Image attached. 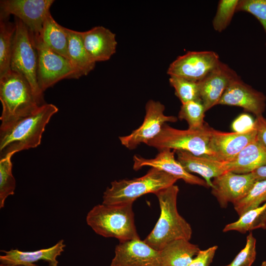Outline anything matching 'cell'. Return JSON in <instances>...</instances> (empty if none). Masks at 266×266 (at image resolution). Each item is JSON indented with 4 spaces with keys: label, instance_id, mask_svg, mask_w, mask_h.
<instances>
[{
    "label": "cell",
    "instance_id": "obj_35",
    "mask_svg": "<svg viewBox=\"0 0 266 266\" xmlns=\"http://www.w3.org/2000/svg\"><path fill=\"white\" fill-rule=\"evenodd\" d=\"M255 126V121L249 114L240 115L233 123L232 128L234 132L242 133L249 131Z\"/></svg>",
    "mask_w": 266,
    "mask_h": 266
},
{
    "label": "cell",
    "instance_id": "obj_22",
    "mask_svg": "<svg viewBox=\"0 0 266 266\" xmlns=\"http://www.w3.org/2000/svg\"><path fill=\"white\" fill-rule=\"evenodd\" d=\"M200 249L185 239L174 240L160 251L164 266H188Z\"/></svg>",
    "mask_w": 266,
    "mask_h": 266
},
{
    "label": "cell",
    "instance_id": "obj_32",
    "mask_svg": "<svg viewBox=\"0 0 266 266\" xmlns=\"http://www.w3.org/2000/svg\"><path fill=\"white\" fill-rule=\"evenodd\" d=\"M256 239L250 232L246 237L245 247L233 261L224 266H251L256 258Z\"/></svg>",
    "mask_w": 266,
    "mask_h": 266
},
{
    "label": "cell",
    "instance_id": "obj_20",
    "mask_svg": "<svg viewBox=\"0 0 266 266\" xmlns=\"http://www.w3.org/2000/svg\"><path fill=\"white\" fill-rule=\"evenodd\" d=\"M177 160L188 172L196 173L203 178L209 187L213 186L211 179L227 172L225 162L209 156H196L184 151H175Z\"/></svg>",
    "mask_w": 266,
    "mask_h": 266
},
{
    "label": "cell",
    "instance_id": "obj_7",
    "mask_svg": "<svg viewBox=\"0 0 266 266\" xmlns=\"http://www.w3.org/2000/svg\"><path fill=\"white\" fill-rule=\"evenodd\" d=\"M10 69L22 75L29 82L34 94L42 104H45L43 93L37 81V53L28 27L15 17Z\"/></svg>",
    "mask_w": 266,
    "mask_h": 266
},
{
    "label": "cell",
    "instance_id": "obj_8",
    "mask_svg": "<svg viewBox=\"0 0 266 266\" xmlns=\"http://www.w3.org/2000/svg\"><path fill=\"white\" fill-rule=\"evenodd\" d=\"M31 35L37 53V81L42 92L61 80L81 77L68 60L47 47L39 35Z\"/></svg>",
    "mask_w": 266,
    "mask_h": 266
},
{
    "label": "cell",
    "instance_id": "obj_30",
    "mask_svg": "<svg viewBox=\"0 0 266 266\" xmlns=\"http://www.w3.org/2000/svg\"><path fill=\"white\" fill-rule=\"evenodd\" d=\"M169 82L174 88L175 94L182 104L192 100H201L198 82L182 77L170 76Z\"/></svg>",
    "mask_w": 266,
    "mask_h": 266
},
{
    "label": "cell",
    "instance_id": "obj_4",
    "mask_svg": "<svg viewBox=\"0 0 266 266\" xmlns=\"http://www.w3.org/2000/svg\"><path fill=\"white\" fill-rule=\"evenodd\" d=\"M133 204L96 205L88 212L87 224L97 234L119 242L138 238Z\"/></svg>",
    "mask_w": 266,
    "mask_h": 266
},
{
    "label": "cell",
    "instance_id": "obj_31",
    "mask_svg": "<svg viewBox=\"0 0 266 266\" xmlns=\"http://www.w3.org/2000/svg\"><path fill=\"white\" fill-rule=\"evenodd\" d=\"M239 0H220L218 2L215 15L212 20V27L215 31L221 33L230 24L236 12Z\"/></svg>",
    "mask_w": 266,
    "mask_h": 266
},
{
    "label": "cell",
    "instance_id": "obj_13",
    "mask_svg": "<svg viewBox=\"0 0 266 266\" xmlns=\"http://www.w3.org/2000/svg\"><path fill=\"white\" fill-rule=\"evenodd\" d=\"M109 266H164L160 251L140 238L119 242Z\"/></svg>",
    "mask_w": 266,
    "mask_h": 266
},
{
    "label": "cell",
    "instance_id": "obj_36",
    "mask_svg": "<svg viewBox=\"0 0 266 266\" xmlns=\"http://www.w3.org/2000/svg\"><path fill=\"white\" fill-rule=\"evenodd\" d=\"M255 126L257 132V139L266 147V119L263 115L256 117Z\"/></svg>",
    "mask_w": 266,
    "mask_h": 266
},
{
    "label": "cell",
    "instance_id": "obj_21",
    "mask_svg": "<svg viewBox=\"0 0 266 266\" xmlns=\"http://www.w3.org/2000/svg\"><path fill=\"white\" fill-rule=\"evenodd\" d=\"M266 165V147L257 139L247 145L232 160L225 162L227 171L237 174L252 172Z\"/></svg>",
    "mask_w": 266,
    "mask_h": 266
},
{
    "label": "cell",
    "instance_id": "obj_25",
    "mask_svg": "<svg viewBox=\"0 0 266 266\" xmlns=\"http://www.w3.org/2000/svg\"><path fill=\"white\" fill-rule=\"evenodd\" d=\"M258 229H266V202L247 211L236 221L226 225L223 232L235 231L245 233Z\"/></svg>",
    "mask_w": 266,
    "mask_h": 266
},
{
    "label": "cell",
    "instance_id": "obj_39",
    "mask_svg": "<svg viewBox=\"0 0 266 266\" xmlns=\"http://www.w3.org/2000/svg\"><path fill=\"white\" fill-rule=\"evenodd\" d=\"M260 266H266V260L263 261Z\"/></svg>",
    "mask_w": 266,
    "mask_h": 266
},
{
    "label": "cell",
    "instance_id": "obj_3",
    "mask_svg": "<svg viewBox=\"0 0 266 266\" xmlns=\"http://www.w3.org/2000/svg\"><path fill=\"white\" fill-rule=\"evenodd\" d=\"M0 100L2 107L0 130L8 128L43 105L27 80L11 70L0 77Z\"/></svg>",
    "mask_w": 266,
    "mask_h": 266
},
{
    "label": "cell",
    "instance_id": "obj_40",
    "mask_svg": "<svg viewBox=\"0 0 266 266\" xmlns=\"http://www.w3.org/2000/svg\"></svg>",
    "mask_w": 266,
    "mask_h": 266
},
{
    "label": "cell",
    "instance_id": "obj_26",
    "mask_svg": "<svg viewBox=\"0 0 266 266\" xmlns=\"http://www.w3.org/2000/svg\"><path fill=\"white\" fill-rule=\"evenodd\" d=\"M16 31L15 23L6 20H0V77L10 69V61L14 36Z\"/></svg>",
    "mask_w": 266,
    "mask_h": 266
},
{
    "label": "cell",
    "instance_id": "obj_11",
    "mask_svg": "<svg viewBox=\"0 0 266 266\" xmlns=\"http://www.w3.org/2000/svg\"><path fill=\"white\" fill-rule=\"evenodd\" d=\"M220 61L218 54L213 51H188L170 64L167 73L170 76L199 82L216 67Z\"/></svg>",
    "mask_w": 266,
    "mask_h": 266
},
{
    "label": "cell",
    "instance_id": "obj_9",
    "mask_svg": "<svg viewBox=\"0 0 266 266\" xmlns=\"http://www.w3.org/2000/svg\"><path fill=\"white\" fill-rule=\"evenodd\" d=\"M54 2L53 0H1L0 20H6L13 15L28 27L33 36H38Z\"/></svg>",
    "mask_w": 266,
    "mask_h": 266
},
{
    "label": "cell",
    "instance_id": "obj_27",
    "mask_svg": "<svg viewBox=\"0 0 266 266\" xmlns=\"http://www.w3.org/2000/svg\"><path fill=\"white\" fill-rule=\"evenodd\" d=\"M266 202V179L257 181L248 194L233 204L239 216Z\"/></svg>",
    "mask_w": 266,
    "mask_h": 266
},
{
    "label": "cell",
    "instance_id": "obj_5",
    "mask_svg": "<svg viewBox=\"0 0 266 266\" xmlns=\"http://www.w3.org/2000/svg\"><path fill=\"white\" fill-rule=\"evenodd\" d=\"M178 179L174 176L152 167L144 175L132 179L114 180L103 193L102 203L119 204L133 203L139 197L173 185Z\"/></svg>",
    "mask_w": 266,
    "mask_h": 266
},
{
    "label": "cell",
    "instance_id": "obj_38",
    "mask_svg": "<svg viewBox=\"0 0 266 266\" xmlns=\"http://www.w3.org/2000/svg\"><path fill=\"white\" fill-rule=\"evenodd\" d=\"M0 266H25L23 265H8V264H0Z\"/></svg>",
    "mask_w": 266,
    "mask_h": 266
},
{
    "label": "cell",
    "instance_id": "obj_14",
    "mask_svg": "<svg viewBox=\"0 0 266 266\" xmlns=\"http://www.w3.org/2000/svg\"><path fill=\"white\" fill-rule=\"evenodd\" d=\"M257 139L255 126L242 133H226L212 129L208 147L211 158L221 162L233 159L247 145Z\"/></svg>",
    "mask_w": 266,
    "mask_h": 266
},
{
    "label": "cell",
    "instance_id": "obj_24",
    "mask_svg": "<svg viewBox=\"0 0 266 266\" xmlns=\"http://www.w3.org/2000/svg\"><path fill=\"white\" fill-rule=\"evenodd\" d=\"M39 36L47 47L69 60L68 37L66 28L59 25L50 13L44 21Z\"/></svg>",
    "mask_w": 266,
    "mask_h": 266
},
{
    "label": "cell",
    "instance_id": "obj_17",
    "mask_svg": "<svg viewBox=\"0 0 266 266\" xmlns=\"http://www.w3.org/2000/svg\"><path fill=\"white\" fill-rule=\"evenodd\" d=\"M175 151L164 149L159 151L152 159H145L137 155L133 158V169L138 170L143 166L154 167L167 173L178 179H181L186 183L209 188L206 181L187 171L182 165L175 159Z\"/></svg>",
    "mask_w": 266,
    "mask_h": 266
},
{
    "label": "cell",
    "instance_id": "obj_10",
    "mask_svg": "<svg viewBox=\"0 0 266 266\" xmlns=\"http://www.w3.org/2000/svg\"><path fill=\"white\" fill-rule=\"evenodd\" d=\"M165 107L160 101L150 100L145 106V115L142 124L130 134L120 136L123 146L129 149H134L141 143L147 144L156 137L166 122H175L177 117L164 114Z\"/></svg>",
    "mask_w": 266,
    "mask_h": 266
},
{
    "label": "cell",
    "instance_id": "obj_33",
    "mask_svg": "<svg viewBox=\"0 0 266 266\" xmlns=\"http://www.w3.org/2000/svg\"><path fill=\"white\" fill-rule=\"evenodd\" d=\"M248 12L260 22L266 33V0H239L236 12Z\"/></svg>",
    "mask_w": 266,
    "mask_h": 266
},
{
    "label": "cell",
    "instance_id": "obj_34",
    "mask_svg": "<svg viewBox=\"0 0 266 266\" xmlns=\"http://www.w3.org/2000/svg\"><path fill=\"white\" fill-rule=\"evenodd\" d=\"M218 246L214 245L205 250H200L188 266H209L213 261Z\"/></svg>",
    "mask_w": 266,
    "mask_h": 266
},
{
    "label": "cell",
    "instance_id": "obj_28",
    "mask_svg": "<svg viewBox=\"0 0 266 266\" xmlns=\"http://www.w3.org/2000/svg\"><path fill=\"white\" fill-rule=\"evenodd\" d=\"M205 107L201 100H192L182 104L178 113L180 120H185L190 129H197L203 127Z\"/></svg>",
    "mask_w": 266,
    "mask_h": 266
},
{
    "label": "cell",
    "instance_id": "obj_6",
    "mask_svg": "<svg viewBox=\"0 0 266 266\" xmlns=\"http://www.w3.org/2000/svg\"><path fill=\"white\" fill-rule=\"evenodd\" d=\"M212 129L205 124L200 129L182 130L171 127L166 123L159 134L149 141L147 145L159 151L169 149L211 157L208 145Z\"/></svg>",
    "mask_w": 266,
    "mask_h": 266
},
{
    "label": "cell",
    "instance_id": "obj_1",
    "mask_svg": "<svg viewBox=\"0 0 266 266\" xmlns=\"http://www.w3.org/2000/svg\"><path fill=\"white\" fill-rule=\"evenodd\" d=\"M58 111L54 104L45 103L32 114L0 130V159L38 146L46 125Z\"/></svg>",
    "mask_w": 266,
    "mask_h": 266
},
{
    "label": "cell",
    "instance_id": "obj_16",
    "mask_svg": "<svg viewBox=\"0 0 266 266\" xmlns=\"http://www.w3.org/2000/svg\"><path fill=\"white\" fill-rule=\"evenodd\" d=\"M239 77L235 70L220 61L216 67L198 82L200 98L206 111L218 105L231 83Z\"/></svg>",
    "mask_w": 266,
    "mask_h": 266
},
{
    "label": "cell",
    "instance_id": "obj_12",
    "mask_svg": "<svg viewBox=\"0 0 266 266\" xmlns=\"http://www.w3.org/2000/svg\"><path fill=\"white\" fill-rule=\"evenodd\" d=\"M257 181L252 172L237 174L227 171L213 178L211 193L220 206L225 208L229 203L234 204L243 198Z\"/></svg>",
    "mask_w": 266,
    "mask_h": 266
},
{
    "label": "cell",
    "instance_id": "obj_19",
    "mask_svg": "<svg viewBox=\"0 0 266 266\" xmlns=\"http://www.w3.org/2000/svg\"><path fill=\"white\" fill-rule=\"evenodd\" d=\"M65 247L64 240L61 239L50 247L34 251H22L17 249L1 250L4 254L0 256V262L3 264L38 266L34 263L42 260L49 266H58L57 258L64 251Z\"/></svg>",
    "mask_w": 266,
    "mask_h": 266
},
{
    "label": "cell",
    "instance_id": "obj_18",
    "mask_svg": "<svg viewBox=\"0 0 266 266\" xmlns=\"http://www.w3.org/2000/svg\"><path fill=\"white\" fill-rule=\"evenodd\" d=\"M80 34L87 52L96 63L108 60L116 52V35L109 29L96 26Z\"/></svg>",
    "mask_w": 266,
    "mask_h": 266
},
{
    "label": "cell",
    "instance_id": "obj_15",
    "mask_svg": "<svg viewBox=\"0 0 266 266\" xmlns=\"http://www.w3.org/2000/svg\"><path fill=\"white\" fill-rule=\"evenodd\" d=\"M266 101V97L263 93L245 83L239 77L231 83L218 105L240 107L257 117L265 111Z\"/></svg>",
    "mask_w": 266,
    "mask_h": 266
},
{
    "label": "cell",
    "instance_id": "obj_29",
    "mask_svg": "<svg viewBox=\"0 0 266 266\" xmlns=\"http://www.w3.org/2000/svg\"><path fill=\"white\" fill-rule=\"evenodd\" d=\"M8 155L0 159V208L4 206L8 197L14 194L16 182L12 172L11 157Z\"/></svg>",
    "mask_w": 266,
    "mask_h": 266
},
{
    "label": "cell",
    "instance_id": "obj_23",
    "mask_svg": "<svg viewBox=\"0 0 266 266\" xmlns=\"http://www.w3.org/2000/svg\"><path fill=\"white\" fill-rule=\"evenodd\" d=\"M68 37V59L81 76L87 75L95 66L84 45L80 32L66 28Z\"/></svg>",
    "mask_w": 266,
    "mask_h": 266
},
{
    "label": "cell",
    "instance_id": "obj_37",
    "mask_svg": "<svg viewBox=\"0 0 266 266\" xmlns=\"http://www.w3.org/2000/svg\"><path fill=\"white\" fill-rule=\"evenodd\" d=\"M257 181L266 179V165L252 172Z\"/></svg>",
    "mask_w": 266,
    "mask_h": 266
},
{
    "label": "cell",
    "instance_id": "obj_2",
    "mask_svg": "<svg viewBox=\"0 0 266 266\" xmlns=\"http://www.w3.org/2000/svg\"><path fill=\"white\" fill-rule=\"evenodd\" d=\"M178 192V187L174 184L155 194L158 199L161 214L154 228L144 241L158 251L174 240H190L192 237L191 225L177 210Z\"/></svg>",
    "mask_w": 266,
    "mask_h": 266
}]
</instances>
